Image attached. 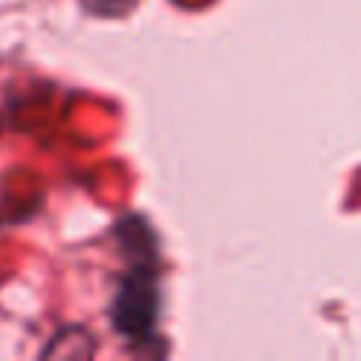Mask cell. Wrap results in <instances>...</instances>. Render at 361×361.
<instances>
[{
  "instance_id": "1",
  "label": "cell",
  "mask_w": 361,
  "mask_h": 361,
  "mask_svg": "<svg viewBox=\"0 0 361 361\" xmlns=\"http://www.w3.org/2000/svg\"><path fill=\"white\" fill-rule=\"evenodd\" d=\"M161 316V285L155 248L135 254L133 265L118 276L110 302V324L127 341H155Z\"/></svg>"
}]
</instances>
